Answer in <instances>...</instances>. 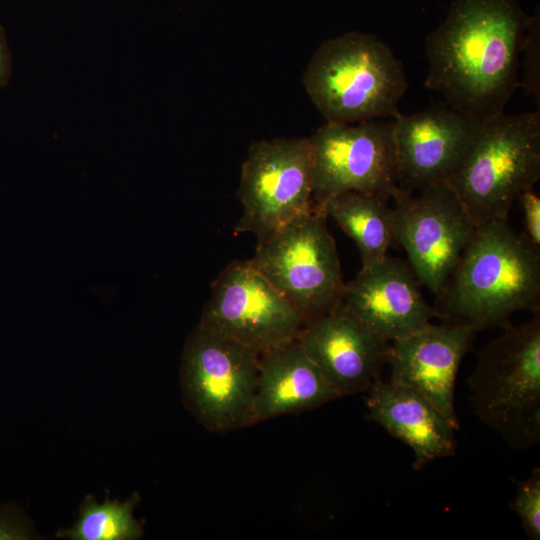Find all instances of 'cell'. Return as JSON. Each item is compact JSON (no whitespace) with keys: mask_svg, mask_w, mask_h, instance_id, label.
<instances>
[{"mask_svg":"<svg viewBox=\"0 0 540 540\" xmlns=\"http://www.w3.org/2000/svg\"><path fill=\"white\" fill-rule=\"evenodd\" d=\"M341 304L388 343L422 329L438 316L410 266L389 255L362 266L357 276L345 283Z\"/></svg>","mask_w":540,"mask_h":540,"instance_id":"4fadbf2b","label":"cell"},{"mask_svg":"<svg viewBox=\"0 0 540 540\" xmlns=\"http://www.w3.org/2000/svg\"><path fill=\"white\" fill-rule=\"evenodd\" d=\"M539 47V29L538 25L536 26V20L533 19L523 49L525 54L524 77L520 82V87L524 88L527 94L533 95L537 101L540 99Z\"/></svg>","mask_w":540,"mask_h":540,"instance_id":"44dd1931","label":"cell"},{"mask_svg":"<svg viewBox=\"0 0 540 540\" xmlns=\"http://www.w3.org/2000/svg\"><path fill=\"white\" fill-rule=\"evenodd\" d=\"M312 151L313 206L361 192L389 197L397 186L393 118L328 123L309 137Z\"/></svg>","mask_w":540,"mask_h":540,"instance_id":"8fae6325","label":"cell"},{"mask_svg":"<svg viewBox=\"0 0 540 540\" xmlns=\"http://www.w3.org/2000/svg\"><path fill=\"white\" fill-rule=\"evenodd\" d=\"M297 340L338 397L367 391L379 378L389 346L341 303L306 321Z\"/></svg>","mask_w":540,"mask_h":540,"instance_id":"9a60e30c","label":"cell"},{"mask_svg":"<svg viewBox=\"0 0 540 540\" xmlns=\"http://www.w3.org/2000/svg\"><path fill=\"white\" fill-rule=\"evenodd\" d=\"M26 528L13 505L0 506V539L25 538Z\"/></svg>","mask_w":540,"mask_h":540,"instance_id":"603a6c76","label":"cell"},{"mask_svg":"<svg viewBox=\"0 0 540 540\" xmlns=\"http://www.w3.org/2000/svg\"><path fill=\"white\" fill-rule=\"evenodd\" d=\"M339 398L297 338L259 355L249 425L314 409Z\"/></svg>","mask_w":540,"mask_h":540,"instance_id":"e0dca14e","label":"cell"},{"mask_svg":"<svg viewBox=\"0 0 540 540\" xmlns=\"http://www.w3.org/2000/svg\"><path fill=\"white\" fill-rule=\"evenodd\" d=\"M477 331L468 325L429 323L392 342L386 362L389 381L427 398L457 430L454 390L460 363Z\"/></svg>","mask_w":540,"mask_h":540,"instance_id":"5bb4252c","label":"cell"},{"mask_svg":"<svg viewBox=\"0 0 540 540\" xmlns=\"http://www.w3.org/2000/svg\"><path fill=\"white\" fill-rule=\"evenodd\" d=\"M259 376V355L200 325L189 335L181 358L184 401L209 431L249 426Z\"/></svg>","mask_w":540,"mask_h":540,"instance_id":"52a82bcc","label":"cell"},{"mask_svg":"<svg viewBox=\"0 0 540 540\" xmlns=\"http://www.w3.org/2000/svg\"><path fill=\"white\" fill-rule=\"evenodd\" d=\"M438 316L476 331L540 312V251L507 220L476 226L439 296Z\"/></svg>","mask_w":540,"mask_h":540,"instance_id":"7a4b0ae2","label":"cell"},{"mask_svg":"<svg viewBox=\"0 0 540 540\" xmlns=\"http://www.w3.org/2000/svg\"><path fill=\"white\" fill-rule=\"evenodd\" d=\"M237 196L242 214L235 230L254 234L257 243L310 214L314 206L309 138L253 142L242 164Z\"/></svg>","mask_w":540,"mask_h":540,"instance_id":"9c48e42d","label":"cell"},{"mask_svg":"<svg viewBox=\"0 0 540 540\" xmlns=\"http://www.w3.org/2000/svg\"><path fill=\"white\" fill-rule=\"evenodd\" d=\"M305 322L250 260H235L213 282L198 325L261 355L296 339Z\"/></svg>","mask_w":540,"mask_h":540,"instance_id":"30bf717a","label":"cell"},{"mask_svg":"<svg viewBox=\"0 0 540 540\" xmlns=\"http://www.w3.org/2000/svg\"><path fill=\"white\" fill-rule=\"evenodd\" d=\"M11 62L4 28L0 25V88H2L10 77Z\"/></svg>","mask_w":540,"mask_h":540,"instance_id":"cb8c5ba5","label":"cell"},{"mask_svg":"<svg viewBox=\"0 0 540 540\" xmlns=\"http://www.w3.org/2000/svg\"><path fill=\"white\" fill-rule=\"evenodd\" d=\"M366 407L370 420L412 449L415 470L455 454L456 429L416 391L378 378L367 389Z\"/></svg>","mask_w":540,"mask_h":540,"instance_id":"2e32d148","label":"cell"},{"mask_svg":"<svg viewBox=\"0 0 540 540\" xmlns=\"http://www.w3.org/2000/svg\"><path fill=\"white\" fill-rule=\"evenodd\" d=\"M481 123L438 103L417 113L393 118L397 186L417 191L447 182L472 146Z\"/></svg>","mask_w":540,"mask_h":540,"instance_id":"7c38bea8","label":"cell"},{"mask_svg":"<svg viewBox=\"0 0 540 540\" xmlns=\"http://www.w3.org/2000/svg\"><path fill=\"white\" fill-rule=\"evenodd\" d=\"M389 199L378 194L345 192L327 200L320 209L355 242L362 266L388 255L393 241Z\"/></svg>","mask_w":540,"mask_h":540,"instance_id":"ac0fdd59","label":"cell"},{"mask_svg":"<svg viewBox=\"0 0 540 540\" xmlns=\"http://www.w3.org/2000/svg\"><path fill=\"white\" fill-rule=\"evenodd\" d=\"M303 85L328 123L394 118L408 88L402 63L391 48L361 32L323 42L306 66Z\"/></svg>","mask_w":540,"mask_h":540,"instance_id":"3957f363","label":"cell"},{"mask_svg":"<svg viewBox=\"0 0 540 540\" xmlns=\"http://www.w3.org/2000/svg\"><path fill=\"white\" fill-rule=\"evenodd\" d=\"M140 501L134 494L125 502L109 498L98 503L87 496L79 508L75 524L57 532V537L74 540H136L143 535L142 523L133 516Z\"/></svg>","mask_w":540,"mask_h":540,"instance_id":"d6986e66","label":"cell"},{"mask_svg":"<svg viewBox=\"0 0 540 540\" xmlns=\"http://www.w3.org/2000/svg\"><path fill=\"white\" fill-rule=\"evenodd\" d=\"M524 217V236L535 247L540 248V197L533 189L523 192L518 200Z\"/></svg>","mask_w":540,"mask_h":540,"instance_id":"7402d4cb","label":"cell"},{"mask_svg":"<svg viewBox=\"0 0 540 540\" xmlns=\"http://www.w3.org/2000/svg\"><path fill=\"white\" fill-rule=\"evenodd\" d=\"M532 21L515 0H455L426 39L425 87L480 122L504 113Z\"/></svg>","mask_w":540,"mask_h":540,"instance_id":"6da1fadb","label":"cell"},{"mask_svg":"<svg viewBox=\"0 0 540 540\" xmlns=\"http://www.w3.org/2000/svg\"><path fill=\"white\" fill-rule=\"evenodd\" d=\"M416 192L398 186L391 192L393 240L404 249L421 286L439 296L476 224L447 182Z\"/></svg>","mask_w":540,"mask_h":540,"instance_id":"ba28073f","label":"cell"},{"mask_svg":"<svg viewBox=\"0 0 540 540\" xmlns=\"http://www.w3.org/2000/svg\"><path fill=\"white\" fill-rule=\"evenodd\" d=\"M327 218L314 209L257 243L249 259L306 321L337 307L345 288Z\"/></svg>","mask_w":540,"mask_h":540,"instance_id":"8992f818","label":"cell"},{"mask_svg":"<svg viewBox=\"0 0 540 540\" xmlns=\"http://www.w3.org/2000/svg\"><path fill=\"white\" fill-rule=\"evenodd\" d=\"M519 517L523 530L532 540L540 539V469L534 468L530 476L517 482V491L510 504Z\"/></svg>","mask_w":540,"mask_h":540,"instance_id":"ffe728a7","label":"cell"},{"mask_svg":"<svg viewBox=\"0 0 540 540\" xmlns=\"http://www.w3.org/2000/svg\"><path fill=\"white\" fill-rule=\"evenodd\" d=\"M503 326L478 353L468 386L480 420L512 448L525 449L540 440V312Z\"/></svg>","mask_w":540,"mask_h":540,"instance_id":"5b68a950","label":"cell"},{"mask_svg":"<svg viewBox=\"0 0 540 540\" xmlns=\"http://www.w3.org/2000/svg\"><path fill=\"white\" fill-rule=\"evenodd\" d=\"M540 178V112L501 113L481 123L468 153L447 180L476 226L507 220Z\"/></svg>","mask_w":540,"mask_h":540,"instance_id":"277c9868","label":"cell"}]
</instances>
